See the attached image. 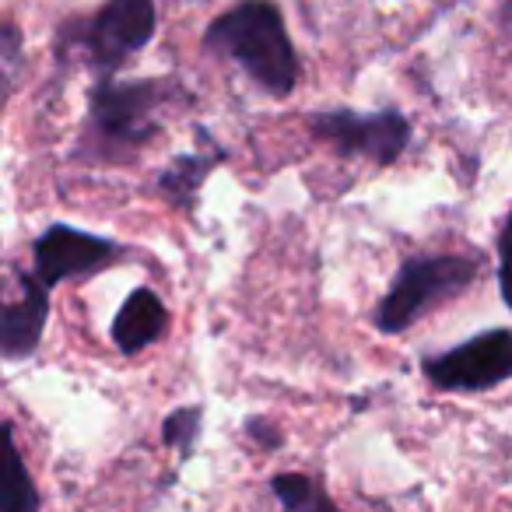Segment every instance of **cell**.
Segmentation results:
<instances>
[{"mask_svg":"<svg viewBox=\"0 0 512 512\" xmlns=\"http://www.w3.org/2000/svg\"><path fill=\"white\" fill-rule=\"evenodd\" d=\"M204 50L235 60L242 74L274 99L292 95L302 78L285 11L274 0H239L207 25Z\"/></svg>","mask_w":512,"mask_h":512,"instance_id":"cell-1","label":"cell"},{"mask_svg":"<svg viewBox=\"0 0 512 512\" xmlns=\"http://www.w3.org/2000/svg\"><path fill=\"white\" fill-rule=\"evenodd\" d=\"M172 85L158 78L144 81H116L102 74L88 92V120L85 137L74 151L78 158H99V162H123L137 148L158 134V113L169 102Z\"/></svg>","mask_w":512,"mask_h":512,"instance_id":"cell-2","label":"cell"},{"mask_svg":"<svg viewBox=\"0 0 512 512\" xmlns=\"http://www.w3.org/2000/svg\"><path fill=\"white\" fill-rule=\"evenodd\" d=\"M477 278H481V260H474V256H460V253L411 256V260L400 264L397 278L390 281L386 295L379 299L372 323L386 337L404 334L418 320H425L435 306L467 292Z\"/></svg>","mask_w":512,"mask_h":512,"instance_id":"cell-3","label":"cell"},{"mask_svg":"<svg viewBox=\"0 0 512 512\" xmlns=\"http://www.w3.org/2000/svg\"><path fill=\"white\" fill-rule=\"evenodd\" d=\"M306 127L337 158H365L376 169H390L414 141V127L400 109H320L306 116Z\"/></svg>","mask_w":512,"mask_h":512,"instance_id":"cell-4","label":"cell"},{"mask_svg":"<svg viewBox=\"0 0 512 512\" xmlns=\"http://www.w3.org/2000/svg\"><path fill=\"white\" fill-rule=\"evenodd\" d=\"M158 29L155 0H106L92 18H74L60 29L64 43H78L99 74H113L151 43Z\"/></svg>","mask_w":512,"mask_h":512,"instance_id":"cell-5","label":"cell"},{"mask_svg":"<svg viewBox=\"0 0 512 512\" xmlns=\"http://www.w3.org/2000/svg\"><path fill=\"white\" fill-rule=\"evenodd\" d=\"M134 253L130 246L106 235L81 232L67 221H53L32 239V274L46 288L67 285V281H88L109 267L123 264Z\"/></svg>","mask_w":512,"mask_h":512,"instance_id":"cell-6","label":"cell"},{"mask_svg":"<svg viewBox=\"0 0 512 512\" xmlns=\"http://www.w3.org/2000/svg\"><path fill=\"white\" fill-rule=\"evenodd\" d=\"M421 372L435 390L484 393L512 379V330L495 327L467 337L463 344L439 355L421 358Z\"/></svg>","mask_w":512,"mask_h":512,"instance_id":"cell-7","label":"cell"},{"mask_svg":"<svg viewBox=\"0 0 512 512\" xmlns=\"http://www.w3.org/2000/svg\"><path fill=\"white\" fill-rule=\"evenodd\" d=\"M50 292L36 274H22V292L18 299L4 302L0 313V355L8 362H22V358L36 355L39 341L50 323Z\"/></svg>","mask_w":512,"mask_h":512,"instance_id":"cell-8","label":"cell"},{"mask_svg":"<svg viewBox=\"0 0 512 512\" xmlns=\"http://www.w3.org/2000/svg\"><path fill=\"white\" fill-rule=\"evenodd\" d=\"M165 330H169V309H165V302L151 288H134L123 299V306L116 309L109 337H113L120 355H137V351L162 341Z\"/></svg>","mask_w":512,"mask_h":512,"instance_id":"cell-9","label":"cell"},{"mask_svg":"<svg viewBox=\"0 0 512 512\" xmlns=\"http://www.w3.org/2000/svg\"><path fill=\"white\" fill-rule=\"evenodd\" d=\"M225 158H228V151L214 141L207 151L197 148V151H186V155H176L162 169V176H158V193H162L172 207H179V211H190L200 186L211 176V169L225 162Z\"/></svg>","mask_w":512,"mask_h":512,"instance_id":"cell-10","label":"cell"},{"mask_svg":"<svg viewBox=\"0 0 512 512\" xmlns=\"http://www.w3.org/2000/svg\"><path fill=\"white\" fill-rule=\"evenodd\" d=\"M200 425H204V407L200 404H183V407H176V411H169L162 421L165 446L176 449L179 460H190L200 442Z\"/></svg>","mask_w":512,"mask_h":512,"instance_id":"cell-11","label":"cell"},{"mask_svg":"<svg viewBox=\"0 0 512 512\" xmlns=\"http://www.w3.org/2000/svg\"><path fill=\"white\" fill-rule=\"evenodd\" d=\"M271 491L285 509H334V498L306 474H278L271 481Z\"/></svg>","mask_w":512,"mask_h":512,"instance_id":"cell-12","label":"cell"},{"mask_svg":"<svg viewBox=\"0 0 512 512\" xmlns=\"http://www.w3.org/2000/svg\"><path fill=\"white\" fill-rule=\"evenodd\" d=\"M11 453H15V491H11L8 498V509L11 512H36L39 505H43V498H39L36 491V481H32V474L25 470V456L22 449L15 446V439H11Z\"/></svg>","mask_w":512,"mask_h":512,"instance_id":"cell-13","label":"cell"},{"mask_svg":"<svg viewBox=\"0 0 512 512\" xmlns=\"http://www.w3.org/2000/svg\"><path fill=\"white\" fill-rule=\"evenodd\" d=\"M498 295L512 309V211L505 214L498 232Z\"/></svg>","mask_w":512,"mask_h":512,"instance_id":"cell-14","label":"cell"},{"mask_svg":"<svg viewBox=\"0 0 512 512\" xmlns=\"http://www.w3.org/2000/svg\"><path fill=\"white\" fill-rule=\"evenodd\" d=\"M18 53H22V36H18L15 22H4V78H8V88L15 85Z\"/></svg>","mask_w":512,"mask_h":512,"instance_id":"cell-15","label":"cell"},{"mask_svg":"<svg viewBox=\"0 0 512 512\" xmlns=\"http://www.w3.org/2000/svg\"><path fill=\"white\" fill-rule=\"evenodd\" d=\"M246 428H249V435H256V439L264 442V449H278L281 442H285L281 439V432H271V425H267L264 418H249Z\"/></svg>","mask_w":512,"mask_h":512,"instance_id":"cell-16","label":"cell"}]
</instances>
